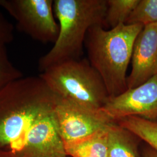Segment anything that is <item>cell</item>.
I'll list each match as a JSON object with an SVG mask.
<instances>
[{"mask_svg": "<svg viewBox=\"0 0 157 157\" xmlns=\"http://www.w3.org/2000/svg\"><path fill=\"white\" fill-rule=\"evenodd\" d=\"M132 71L127 78L128 89L137 87L157 75V23L147 25L135 40Z\"/></svg>", "mask_w": 157, "mask_h": 157, "instance_id": "cell-7", "label": "cell"}, {"mask_svg": "<svg viewBox=\"0 0 157 157\" xmlns=\"http://www.w3.org/2000/svg\"><path fill=\"white\" fill-rule=\"evenodd\" d=\"M144 26L120 24L105 30L102 25L91 27L86 38L90 65L100 76L109 97L128 90L126 72L135 40Z\"/></svg>", "mask_w": 157, "mask_h": 157, "instance_id": "cell-1", "label": "cell"}, {"mask_svg": "<svg viewBox=\"0 0 157 157\" xmlns=\"http://www.w3.org/2000/svg\"><path fill=\"white\" fill-rule=\"evenodd\" d=\"M39 76L59 98L82 107L99 109L109 98L100 76L86 59L59 63Z\"/></svg>", "mask_w": 157, "mask_h": 157, "instance_id": "cell-3", "label": "cell"}, {"mask_svg": "<svg viewBox=\"0 0 157 157\" xmlns=\"http://www.w3.org/2000/svg\"><path fill=\"white\" fill-rule=\"evenodd\" d=\"M157 23V0H140L126 24L144 26Z\"/></svg>", "mask_w": 157, "mask_h": 157, "instance_id": "cell-13", "label": "cell"}, {"mask_svg": "<svg viewBox=\"0 0 157 157\" xmlns=\"http://www.w3.org/2000/svg\"><path fill=\"white\" fill-rule=\"evenodd\" d=\"M54 114L64 144L87 138L107 129L114 122L101 108L94 109L82 107L58 97L54 108Z\"/></svg>", "mask_w": 157, "mask_h": 157, "instance_id": "cell-5", "label": "cell"}, {"mask_svg": "<svg viewBox=\"0 0 157 157\" xmlns=\"http://www.w3.org/2000/svg\"><path fill=\"white\" fill-rule=\"evenodd\" d=\"M144 157H157V152L152 148L147 150L144 152Z\"/></svg>", "mask_w": 157, "mask_h": 157, "instance_id": "cell-16", "label": "cell"}, {"mask_svg": "<svg viewBox=\"0 0 157 157\" xmlns=\"http://www.w3.org/2000/svg\"><path fill=\"white\" fill-rule=\"evenodd\" d=\"M107 0H54L53 10L59 32L56 42L39 61L41 72L70 60L79 59L91 27L104 24Z\"/></svg>", "mask_w": 157, "mask_h": 157, "instance_id": "cell-2", "label": "cell"}, {"mask_svg": "<svg viewBox=\"0 0 157 157\" xmlns=\"http://www.w3.org/2000/svg\"><path fill=\"white\" fill-rule=\"evenodd\" d=\"M23 77L22 71L10 60L6 45H0V90L7 84Z\"/></svg>", "mask_w": 157, "mask_h": 157, "instance_id": "cell-14", "label": "cell"}, {"mask_svg": "<svg viewBox=\"0 0 157 157\" xmlns=\"http://www.w3.org/2000/svg\"><path fill=\"white\" fill-rule=\"evenodd\" d=\"M54 108V106L42 114L30 130L25 149L33 157H66L67 155L57 128Z\"/></svg>", "mask_w": 157, "mask_h": 157, "instance_id": "cell-8", "label": "cell"}, {"mask_svg": "<svg viewBox=\"0 0 157 157\" xmlns=\"http://www.w3.org/2000/svg\"><path fill=\"white\" fill-rule=\"evenodd\" d=\"M129 132L112 123L108 128V157H139Z\"/></svg>", "mask_w": 157, "mask_h": 157, "instance_id": "cell-10", "label": "cell"}, {"mask_svg": "<svg viewBox=\"0 0 157 157\" xmlns=\"http://www.w3.org/2000/svg\"><path fill=\"white\" fill-rule=\"evenodd\" d=\"M118 121L121 127L146 141L157 152V122L137 117H128Z\"/></svg>", "mask_w": 157, "mask_h": 157, "instance_id": "cell-11", "label": "cell"}, {"mask_svg": "<svg viewBox=\"0 0 157 157\" xmlns=\"http://www.w3.org/2000/svg\"><path fill=\"white\" fill-rule=\"evenodd\" d=\"M140 0H107V9L103 26L114 28L126 24Z\"/></svg>", "mask_w": 157, "mask_h": 157, "instance_id": "cell-12", "label": "cell"}, {"mask_svg": "<svg viewBox=\"0 0 157 157\" xmlns=\"http://www.w3.org/2000/svg\"><path fill=\"white\" fill-rule=\"evenodd\" d=\"M109 126L82 140L64 144L67 155L72 157H108Z\"/></svg>", "mask_w": 157, "mask_h": 157, "instance_id": "cell-9", "label": "cell"}, {"mask_svg": "<svg viewBox=\"0 0 157 157\" xmlns=\"http://www.w3.org/2000/svg\"><path fill=\"white\" fill-rule=\"evenodd\" d=\"M101 109L113 121L137 117L157 122V75L137 87L109 97Z\"/></svg>", "mask_w": 157, "mask_h": 157, "instance_id": "cell-6", "label": "cell"}, {"mask_svg": "<svg viewBox=\"0 0 157 157\" xmlns=\"http://www.w3.org/2000/svg\"><path fill=\"white\" fill-rule=\"evenodd\" d=\"M13 39V25L0 12V45H6Z\"/></svg>", "mask_w": 157, "mask_h": 157, "instance_id": "cell-15", "label": "cell"}, {"mask_svg": "<svg viewBox=\"0 0 157 157\" xmlns=\"http://www.w3.org/2000/svg\"><path fill=\"white\" fill-rule=\"evenodd\" d=\"M53 3L52 0H0V7L16 21L19 31L41 43H54L59 26Z\"/></svg>", "mask_w": 157, "mask_h": 157, "instance_id": "cell-4", "label": "cell"}]
</instances>
